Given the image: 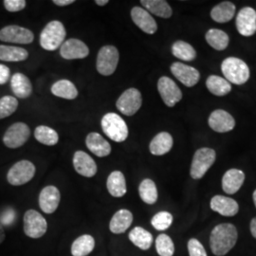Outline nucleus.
I'll return each instance as SVG.
<instances>
[{"label":"nucleus","instance_id":"nucleus-1","mask_svg":"<svg viewBox=\"0 0 256 256\" xmlns=\"http://www.w3.org/2000/svg\"><path fill=\"white\" fill-rule=\"evenodd\" d=\"M238 230L234 224L222 223L216 225L210 232V247L216 256H226L238 241Z\"/></svg>","mask_w":256,"mask_h":256},{"label":"nucleus","instance_id":"nucleus-2","mask_svg":"<svg viewBox=\"0 0 256 256\" xmlns=\"http://www.w3.org/2000/svg\"><path fill=\"white\" fill-rule=\"evenodd\" d=\"M66 36L62 22L54 20L48 23L40 34V46L48 52H54L63 45Z\"/></svg>","mask_w":256,"mask_h":256},{"label":"nucleus","instance_id":"nucleus-3","mask_svg":"<svg viewBox=\"0 0 256 256\" xmlns=\"http://www.w3.org/2000/svg\"><path fill=\"white\" fill-rule=\"evenodd\" d=\"M221 70L225 79L234 84H243L250 78L248 64L236 57H228L221 64Z\"/></svg>","mask_w":256,"mask_h":256},{"label":"nucleus","instance_id":"nucleus-4","mask_svg":"<svg viewBox=\"0 0 256 256\" xmlns=\"http://www.w3.org/2000/svg\"><path fill=\"white\" fill-rule=\"evenodd\" d=\"M102 129L104 133L111 140L122 142L128 138V128L126 120L116 113L106 114L101 120Z\"/></svg>","mask_w":256,"mask_h":256},{"label":"nucleus","instance_id":"nucleus-5","mask_svg":"<svg viewBox=\"0 0 256 256\" xmlns=\"http://www.w3.org/2000/svg\"><path fill=\"white\" fill-rule=\"evenodd\" d=\"M216 153L214 149L203 147L196 151L192 158L190 174L194 180H200L214 164Z\"/></svg>","mask_w":256,"mask_h":256},{"label":"nucleus","instance_id":"nucleus-6","mask_svg":"<svg viewBox=\"0 0 256 256\" xmlns=\"http://www.w3.org/2000/svg\"><path fill=\"white\" fill-rule=\"evenodd\" d=\"M119 59V50L116 46L111 45L102 46L97 55L96 68L98 72L104 76L112 75L118 66Z\"/></svg>","mask_w":256,"mask_h":256},{"label":"nucleus","instance_id":"nucleus-7","mask_svg":"<svg viewBox=\"0 0 256 256\" xmlns=\"http://www.w3.org/2000/svg\"><path fill=\"white\" fill-rule=\"evenodd\" d=\"M36 168L30 160H20L12 165L7 174V180L12 186H21L30 182L36 176Z\"/></svg>","mask_w":256,"mask_h":256},{"label":"nucleus","instance_id":"nucleus-8","mask_svg":"<svg viewBox=\"0 0 256 256\" xmlns=\"http://www.w3.org/2000/svg\"><path fill=\"white\" fill-rule=\"evenodd\" d=\"M23 229L28 238H41L46 234L48 222L46 218L36 210H28L23 218Z\"/></svg>","mask_w":256,"mask_h":256},{"label":"nucleus","instance_id":"nucleus-9","mask_svg":"<svg viewBox=\"0 0 256 256\" xmlns=\"http://www.w3.org/2000/svg\"><path fill=\"white\" fill-rule=\"evenodd\" d=\"M142 104V93L135 88H128L116 102V106L120 112L126 116H133L137 113Z\"/></svg>","mask_w":256,"mask_h":256},{"label":"nucleus","instance_id":"nucleus-10","mask_svg":"<svg viewBox=\"0 0 256 256\" xmlns=\"http://www.w3.org/2000/svg\"><path fill=\"white\" fill-rule=\"evenodd\" d=\"M30 136V129L24 122L12 124L3 136V144L12 149L23 146Z\"/></svg>","mask_w":256,"mask_h":256},{"label":"nucleus","instance_id":"nucleus-11","mask_svg":"<svg viewBox=\"0 0 256 256\" xmlns=\"http://www.w3.org/2000/svg\"><path fill=\"white\" fill-rule=\"evenodd\" d=\"M158 90L165 104L173 108L182 99V92L178 84L169 77H160L158 82Z\"/></svg>","mask_w":256,"mask_h":256},{"label":"nucleus","instance_id":"nucleus-12","mask_svg":"<svg viewBox=\"0 0 256 256\" xmlns=\"http://www.w3.org/2000/svg\"><path fill=\"white\" fill-rule=\"evenodd\" d=\"M34 39L32 30L16 25H10L0 30V40L14 44H30Z\"/></svg>","mask_w":256,"mask_h":256},{"label":"nucleus","instance_id":"nucleus-13","mask_svg":"<svg viewBox=\"0 0 256 256\" xmlns=\"http://www.w3.org/2000/svg\"><path fill=\"white\" fill-rule=\"evenodd\" d=\"M61 202V194L57 187L48 185L42 189L39 194V207L45 214H52L58 209Z\"/></svg>","mask_w":256,"mask_h":256},{"label":"nucleus","instance_id":"nucleus-14","mask_svg":"<svg viewBox=\"0 0 256 256\" xmlns=\"http://www.w3.org/2000/svg\"><path fill=\"white\" fill-rule=\"evenodd\" d=\"M236 28L243 36H252L256 32V12L250 7L240 10L236 16Z\"/></svg>","mask_w":256,"mask_h":256},{"label":"nucleus","instance_id":"nucleus-15","mask_svg":"<svg viewBox=\"0 0 256 256\" xmlns=\"http://www.w3.org/2000/svg\"><path fill=\"white\" fill-rule=\"evenodd\" d=\"M170 70L174 77L188 88H192L200 81V72L196 68L190 66L188 64L176 62L171 64Z\"/></svg>","mask_w":256,"mask_h":256},{"label":"nucleus","instance_id":"nucleus-16","mask_svg":"<svg viewBox=\"0 0 256 256\" xmlns=\"http://www.w3.org/2000/svg\"><path fill=\"white\" fill-rule=\"evenodd\" d=\"M60 54L66 60L84 59L90 54V48L81 40L72 38L60 46Z\"/></svg>","mask_w":256,"mask_h":256},{"label":"nucleus","instance_id":"nucleus-17","mask_svg":"<svg viewBox=\"0 0 256 256\" xmlns=\"http://www.w3.org/2000/svg\"><path fill=\"white\" fill-rule=\"evenodd\" d=\"M210 128L218 133H226L236 126V120L229 112L223 110H214L208 120Z\"/></svg>","mask_w":256,"mask_h":256},{"label":"nucleus","instance_id":"nucleus-18","mask_svg":"<svg viewBox=\"0 0 256 256\" xmlns=\"http://www.w3.org/2000/svg\"><path fill=\"white\" fill-rule=\"evenodd\" d=\"M75 171L84 178H92L97 174L98 167L90 156L84 151H76L74 156Z\"/></svg>","mask_w":256,"mask_h":256},{"label":"nucleus","instance_id":"nucleus-19","mask_svg":"<svg viewBox=\"0 0 256 256\" xmlns=\"http://www.w3.org/2000/svg\"><path fill=\"white\" fill-rule=\"evenodd\" d=\"M131 18L138 27L147 34H154L158 30L155 19L144 8L137 6L131 10Z\"/></svg>","mask_w":256,"mask_h":256},{"label":"nucleus","instance_id":"nucleus-20","mask_svg":"<svg viewBox=\"0 0 256 256\" xmlns=\"http://www.w3.org/2000/svg\"><path fill=\"white\" fill-rule=\"evenodd\" d=\"M210 206L212 210L223 216H234L239 210L238 202L224 196H214L210 200Z\"/></svg>","mask_w":256,"mask_h":256},{"label":"nucleus","instance_id":"nucleus-21","mask_svg":"<svg viewBox=\"0 0 256 256\" xmlns=\"http://www.w3.org/2000/svg\"><path fill=\"white\" fill-rule=\"evenodd\" d=\"M86 146L92 154L99 158L110 155L111 146L110 142L97 132H92L86 138Z\"/></svg>","mask_w":256,"mask_h":256},{"label":"nucleus","instance_id":"nucleus-22","mask_svg":"<svg viewBox=\"0 0 256 256\" xmlns=\"http://www.w3.org/2000/svg\"><path fill=\"white\" fill-rule=\"evenodd\" d=\"M133 214L128 209L117 210L110 222V232L114 234L126 232L133 223Z\"/></svg>","mask_w":256,"mask_h":256},{"label":"nucleus","instance_id":"nucleus-23","mask_svg":"<svg viewBox=\"0 0 256 256\" xmlns=\"http://www.w3.org/2000/svg\"><path fill=\"white\" fill-rule=\"evenodd\" d=\"M245 182V174L239 169H230L222 178V189L226 194H234L239 191Z\"/></svg>","mask_w":256,"mask_h":256},{"label":"nucleus","instance_id":"nucleus-24","mask_svg":"<svg viewBox=\"0 0 256 256\" xmlns=\"http://www.w3.org/2000/svg\"><path fill=\"white\" fill-rule=\"evenodd\" d=\"M10 88L14 94L20 99L28 98L32 93V84L25 74H14L10 79Z\"/></svg>","mask_w":256,"mask_h":256},{"label":"nucleus","instance_id":"nucleus-25","mask_svg":"<svg viewBox=\"0 0 256 256\" xmlns=\"http://www.w3.org/2000/svg\"><path fill=\"white\" fill-rule=\"evenodd\" d=\"M173 137L168 132H160L156 135L149 144L150 153L154 156H164L167 154L173 147Z\"/></svg>","mask_w":256,"mask_h":256},{"label":"nucleus","instance_id":"nucleus-26","mask_svg":"<svg viewBox=\"0 0 256 256\" xmlns=\"http://www.w3.org/2000/svg\"><path fill=\"white\" fill-rule=\"evenodd\" d=\"M108 191L113 198H122L126 192V180L120 171H113L106 180Z\"/></svg>","mask_w":256,"mask_h":256},{"label":"nucleus","instance_id":"nucleus-27","mask_svg":"<svg viewBox=\"0 0 256 256\" xmlns=\"http://www.w3.org/2000/svg\"><path fill=\"white\" fill-rule=\"evenodd\" d=\"M52 93L59 98H63L66 100H74L78 97V90L74 82L70 80L62 79L55 82L52 88Z\"/></svg>","mask_w":256,"mask_h":256},{"label":"nucleus","instance_id":"nucleus-28","mask_svg":"<svg viewBox=\"0 0 256 256\" xmlns=\"http://www.w3.org/2000/svg\"><path fill=\"white\" fill-rule=\"evenodd\" d=\"M95 239L90 234H82L76 238L72 244L70 252L72 256H88L95 248Z\"/></svg>","mask_w":256,"mask_h":256},{"label":"nucleus","instance_id":"nucleus-29","mask_svg":"<svg viewBox=\"0 0 256 256\" xmlns=\"http://www.w3.org/2000/svg\"><path fill=\"white\" fill-rule=\"evenodd\" d=\"M128 238L136 247L147 250L153 244V236L142 227H135L130 230Z\"/></svg>","mask_w":256,"mask_h":256},{"label":"nucleus","instance_id":"nucleus-30","mask_svg":"<svg viewBox=\"0 0 256 256\" xmlns=\"http://www.w3.org/2000/svg\"><path fill=\"white\" fill-rule=\"evenodd\" d=\"M236 14V5L230 1H224L214 6L210 10V18L218 23L230 21Z\"/></svg>","mask_w":256,"mask_h":256},{"label":"nucleus","instance_id":"nucleus-31","mask_svg":"<svg viewBox=\"0 0 256 256\" xmlns=\"http://www.w3.org/2000/svg\"><path fill=\"white\" fill-rule=\"evenodd\" d=\"M140 4L149 14L151 12L158 18H169L173 14L172 8L164 0H142Z\"/></svg>","mask_w":256,"mask_h":256},{"label":"nucleus","instance_id":"nucleus-32","mask_svg":"<svg viewBox=\"0 0 256 256\" xmlns=\"http://www.w3.org/2000/svg\"><path fill=\"white\" fill-rule=\"evenodd\" d=\"M27 50L19 46L0 45V60L4 62H22L27 60Z\"/></svg>","mask_w":256,"mask_h":256},{"label":"nucleus","instance_id":"nucleus-33","mask_svg":"<svg viewBox=\"0 0 256 256\" xmlns=\"http://www.w3.org/2000/svg\"><path fill=\"white\" fill-rule=\"evenodd\" d=\"M208 90L216 96H225L232 90L230 82L218 75H210L206 80Z\"/></svg>","mask_w":256,"mask_h":256},{"label":"nucleus","instance_id":"nucleus-34","mask_svg":"<svg viewBox=\"0 0 256 256\" xmlns=\"http://www.w3.org/2000/svg\"><path fill=\"white\" fill-rule=\"evenodd\" d=\"M206 41L212 48L216 50H223L229 45L228 34L218 28H210L206 32Z\"/></svg>","mask_w":256,"mask_h":256},{"label":"nucleus","instance_id":"nucleus-35","mask_svg":"<svg viewBox=\"0 0 256 256\" xmlns=\"http://www.w3.org/2000/svg\"><path fill=\"white\" fill-rule=\"evenodd\" d=\"M138 194L144 203L149 205L155 204L158 198L156 183L150 178L144 180L138 186Z\"/></svg>","mask_w":256,"mask_h":256},{"label":"nucleus","instance_id":"nucleus-36","mask_svg":"<svg viewBox=\"0 0 256 256\" xmlns=\"http://www.w3.org/2000/svg\"><path fill=\"white\" fill-rule=\"evenodd\" d=\"M34 138L38 142L48 146H54L59 142L58 133L54 128L46 126H39L36 128Z\"/></svg>","mask_w":256,"mask_h":256},{"label":"nucleus","instance_id":"nucleus-37","mask_svg":"<svg viewBox=\"0 0 256 256\" xmlns=\"http://www.w3.org/2000/svg\"><path fill=\"white\" fill-rule=\"evenodd\" d=\"M172 54L174 57L186 62H191L196 57V50L189 43L182 40L176 41L173 44Z\"/></svg>","mask_w":256,"mask_h":256},{"label":"nucleus","instance_id":"nucleus-38","mask_svg":"<svg viewBox=\"0 0 256 256\" xmlns=\"http://www.w3.org/2000/svg\"><path fill=\"white\" fill-rule=\"evenodd\" d=\"M156 250L160 256H174V245L172 238L165 234H160L156 239Z\"/></svg>","mask_w":256,"mask_h":256},{"label":"nucleus","instance_id":"nucleus-39","mask_svg":"<svg viewBox=\"0 0 256 256\" xmlns=\"http://www.w3.org/2000/svg\"><path fill=\"white\" fill-rule=\"evenodd\" d=\"M173 223V216L166 210L158 212L151 220V224L154 229L160 232H164L171 227Z\"/></svg>","mask_w":256,"mask_h":256},{"label":"nucleus","instance_id":"nucleus-40","mask_svg":"<svg viewBox=\"0 0 256 256\" xmlns=\"http://www.w3.org/2000/svg\"><path fill=\"white\" fill-rule=\"evenodd\" d=\"M18 108V101L14 96H4L0 99V120L14 114Z\"/></svg>","mask_w":256,"mask_h":256},{"label":"nucleus","instance_id":"nucleus-41","mask_svg":"<svg viewBox=\"0 0 256 256\" xmlns=\"http://www.w3.org/2000/svg\"><path fill=\"white\" fill-rule=\"evenodd\" d=\"M187 247L190 256H207V252L203 245L196 238H191L188 241Z\"/></svg>","mask_w":256,"mask_h":256},{"label":"nucleus","instance_id":"nucleus-42","mask_svg":"<svg viewBox=\"0 0 256 256\" xmlns=\"http://www.w3.org/2000/svg\"><path fill=\"white\" fill-rule=\"evenodd\" d=\"M3 4L10 12H16L25 9L27 2L25 0H4Z\"/></svg>","mask_w":256,"mask_h":256},{"label":"nucleus","instance_id":"nucleus-43","mask_svg":"<svg viewBox=\"0 0 256 256\" xmlns=\"http://www.w3.org/2000/svg\"><path fill=\"white\" fill-rule=\"evenodd\" d=\"M10 76V68L5 64H0V84H4L8 82Z\"/></svg>","mask_w":256,"mask_h":256},{"label":"nucleus","instance_id":"nucleus-44","mask_svg":"<svg viewBox=\"0 0 256 256\" xmlns=\"http://www.w3.org/2000/svg\"><path fill=\"white\" fill-rule=\"evenodd\" d=\"M74 0H54V3L55 5L59 6V7H64V6H68L70 4H74Z\"/></svg>","mask_w":256,"mask_h":256},{"label":"nucleus","instance_id":"nucleus-45","mask_svg":"<svg viewBox=\"0 0 256 256\" xmlns=\"http://www.w3.org/2000/svg\"><path fill=\"white\" fill-rule=\"evenodd\" d=\"M250 232H252V236L256 239V218H252V221H250Z\"/></svg>","mask_w":256,"mask_h":256},{"label":"nucleus","instance_id":"nucleus-46","mask_svg":"<svg viewBox=\"0 0 256 256\" xmlns=\"http://www.w3.org/2000/svg\"><path fill=\"white\" fill-rule=\"evenodd\" d=\"M5 236H6V234H5L4 227H3V225L0 223V244L4 242V240H5Z\"/></svg>","mask_w":256,"mask_h":256},{"label":"nucleus","instance_id":"nucleus-47","mask_svg":"<svg viewBox=\"0 0 256 256\" xmlns=\"http://www.w3.org/2000/svg\"><path fill=\"white\" fill-rule=\"evenodd\" d=\"M108 0H96L95 3L98 5V6H106V4H108Z\"/></svg>","mask_w":256,"mask_h":256},{"label":"nucleus","instance_id":"nucleus-48","mask_svg":"<svg viewBox=\"0 0 256 256\" xmlns=\"http://www.w3.org/2000/svg\"><path fill=\"white\" fill-rule=\"evenodd\" d=\"M252 198H254V205H256V190L254 192V194H252Z\"/></svg>","mask_w":256,"mask_h":256}]
</instances>
